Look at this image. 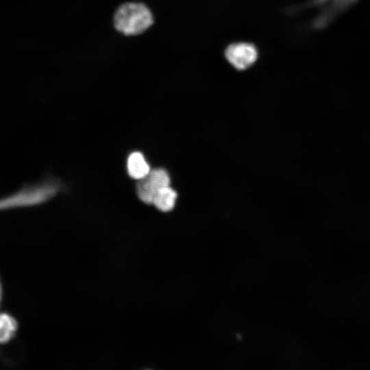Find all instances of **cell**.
<instances>
[{
    "label": "cell",
    "instance_id": "1",
    "mask_svg": "<svg viewBox=\"0 0 370 370\" xmlns=\"http://www.w3.org/2000/svg\"><path fill=\"white\" fill-rule=\"evenodd\" d=\"M153 23V17L149 8L137 2L122 4L117 8L113 17L115 29L126 36L142 34Z\"/></svg>",
    "mask_w": 370,
    "mask_h": 370
},
{
    "label": "cell",
    "instance_id": "2",
    "mask_svg": "<svg viewBox=\"0 0 370 370\" xmlns=\"http://www.w3.org/2000/svg\"><path fill=\"white\" fill-rule=\"evenodd\" d=\"M56 182L47 180L34 185H27L20 190L0 199V210L42 204L58 191Z\"/></svg>",
    "mask_w": 370,
    "mask_h": 370
},
{
    "label": "cell",
    "instance_id": "3",
    "mask_svg": "<svg viewBox=\"0 0 370 370\" xmlns=\"http://www.w3.org/2000/svg\"><path fill=\"white\" fill-rule=\"evenodd\" d=\"M360 0H308L306 3L286 9V13L293 14L309 8H319L318 15L312 21L313 29H323L340 15L354 5Z\"/></svg>",
    "mask_w": 370,
    "mask_h": 370
},
{
    "label": "cell",
    "instance_id": "4",
    "mask_svg": "<svg viewBox=\"0 0 370 370\" xmlns=\"http://www.w3.org/2000/svg\"><path fill=\"white\" fill-rule=\"evenodd\" d=\"M170 177L162 168L151 169L136 184V193L139 199L146 204H152L153 197L161 188L170 186Z\"/></svg>",
    "mask_w": 370,
    "mask_h": 370
},
{
    "label": "cell",
    "instance_id": "5",
    "mask_svg": "<svg viewBox=\"0 0 370 370\" xmlns=\"http://www.w3.org/2000/svg\"><path fill=\"white\" fill-rule=\"evenodd\" d=\"M224 56L234 69L244 71L256 62L258 53L254 45L239 42L229 45L224 51Z\"/></svg>",
    "mask_w": 370,
    "mask_h": 370
},
{
    "label": "cell",
    "instance_id": "6",
    "mask_svg": "<svg viewBox=\"0 0 370 370\" xmlns=\"http://www.w3.org/2000/svg\"><path fill=\"white\" fill-rule=\"evenodd\" d=\"M127 169L129 175L136 180L142 179L151 171L144 156L139 151L130 154L127 160Z\"/></svg>",
    "mask_w": 370,
    "mask_h": 370
},
{
    "label": "cell",
    "instance_id": "7",
    "mask_svg": "<svg viewBox=\"0 0 370 370\" xmlns=\"http://www.w3.org/2000/svg\"><path fill=\"white\" fill-rule=\"evenodd\" d=\"M177 197L176 191L168 186L157 192L152 204L162 212H169L174 208Z\"/></svg>",
    "mask_w": 370,
    "mask_h": 370
},
{
    "label": "cell",
    "instance_id": "8",
    "mask_svg": "<svg viewBox=\"0 0 370 370\" xmlns=\"http://www.w3.org/2000/svg\"><path fill=\"white\" fill-rule=\"evenodd\" d=\"M17 327V322L12 316L0 313V343L10 341L14 337Z\"/></svg>",
    "mask_w": 370,
    "mask_h": 370
},
{
    "label": "cell",
    "instance_id": "9",
    "mask_svg": "<svg viewBox=\"0 0 370 370\" xmlns=\"http://www.w3.org/2000/svg\"><path fill=\"white\" fill-rule=\"evenodd\" d=\"M1 299H2V286L0 282V304H1Z\"/></svg>",
    "mask_w": 370,
    "mask_h": 370
}]
</instances>
